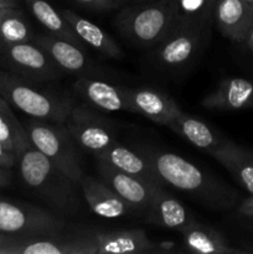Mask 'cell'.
Listing matches in <instances>:
<instances>
[{"mask_svg": "<svg viewBox=\"0 0 253 254\" xmlns=\"http://www.w3.org/2000/svg\"><path fill=\"white\" fill-rule=\"evenodd\" d=\"M164 185L173 186L211 211H227L235 207L238 195L220 179L208 175L197 165L178 154L155 149H141Z\"/></svg>", "mask_w": 253, "mask_h": 254, "instance_id": "obj_1", "label": "cell"}, {"mask_svg": "<svg viewBox=\"0 0 253 254\" xmlns=\"http://www.w3.org/2000/svg\"><path fill=\"white\" fill-rule=\"evenodd\" d=\"M20 178L24 185L40 198L50 211L61 217L77 216L82 210L79 185L71 180L34 146L17 156ZM84 200V198H83Z\"/></svg>", "mask_w": 253, "mask_h": 254, "instance_id": "obj_2", "label": "cell"}, {"mask_svg": "<svg viewBox=\"0 0 253 254\" xmlns=\"http://www.w3.org/2000/svg\"><path fill=\"white\" fill-rule=\"evenodd\" d=\"M181 21L176 0H144L124 4L113 22L126 41L150 50L170 36Z\"/></svg>", "mask_w": 253, "mask_h": 254, "instance_id": "obj_3", "label": "cell"}, {"mask_svg": "<svg viewBox=\"0 0 253 254\" xmlns=\"http://www.w3.org/2000/svg\"><path fill=\"white\" fill-rule=\"evenodd\" d=\"M0 96L31 118L64 124L76 103L73 97L0 68Z\"/></svg>", "mask_w": 253, "mask_h": 254, "instance_id": "obj_4", "label": "cell"}, {"mask_svg": "<svg viewBox=\"0 0 253 254\" xmlns=\"http://www.w3.org/2000/svg\"><path fill=\"white\" fill-rule=\"evenodd\" d=\"M32 146L59 166L73 183L81 184L83 171L77 145L64 124L31 118L25 124Z\"/></svg>", "mask_w": 253, "mask_h": 254, "instance_id": "obj_5", "label": "cell"}, {"mask_svg": "<svg viewBox=\"0 0 253 254\" xmlns=\"http://www.w3.org/2000/svg\"><path fill=\"white\" fill-rule=\"evenodd\" d=\"M208 36V27L183 20L170 36L149 50V61L163 72L184 71L200 56Z\"/></svg>", "mask_w": 253, "mask_h": 254, "instance_id": "obj_6", "label": "cell"}, {"mask_svg": "<svg viewBox=\"0 0 253 254\" xmlns=\"http://www.w3.org/2000/svg\"><path fill=\"white\" fill-rule=\"evenodd\" d=\"M66 220L51 211L22 201L0 197V232L40 238L63 232Z\"/></svg>", "mask_w": 253, "mask_h": 254, "instance_id": "obj_7", "label": "cell"}, {"mask_svg": "<svg viewBox=\"0 0 253 254\" xmlns=\"http://www.w3.org/2000/svg\"><path fill=\"white\" fill-rule=\"evenodd\" d=\"M2 68L36 83H47L60 78L62 69L40 46L30 42L0 44Z\"/></svg>", "mask_w": 253, "mask_h": 254, "instance_id": "obj_8", "label": "cell"}, {"mask_svg": "<svg viewBox=\"0 0 253 254\" xmlns=\"http://www.w3.org/2000/svg\"><path fill=\"white\" fill-rule=\"evenodd\" d=\"M64 126L76 145L94 156L117 141L113 124L84 104H73Z\"/></svg>", "mask_w": 253, "mask_h": 254, "instance_id": "obj_9", "label": "cell"}, {"mask_svg": "<svg viewBox=\"0 0 253 254\" xmlns=\"http://www.w3.org/2000/svg\"><path fill=\"white\" fill-rule=\"evenodd\" d=\"M32 42L41 47L55 64L64 72L77 74V76L92 77V78H103L108 76V72L99 67L88 55L86 50L76 46L71 42L62 40L54 35L40 34L34 35Z\"/></svg>", "mask_w": 253, "mask_h": 254, "instance_id": "obj_10", "label": "cell"}, {"mask_svg": "<svg viewBox=\"0 0 253 254\" xmlns=\"http://www.w3.org/2000/svg\"><path fill=\"white\" fill-rule=\"evenodd\" d=\"M96 254H136L169 252L173 243L151 241L143 230L88 231Z\"/></svg>", "mask_w": 253, "mask_h": 254, "instance_id": "obj_11", "label": "cell"}, {"mask_svg": "<svg viewBox=\"0 0 253 254\" xmlns=\"http://www.w3.org/2000/svg\"><path fill=\"white\" fill-rule=\"evenodd\" d=\"M72 89L92 108L106 112H133L129 88L117 86L101 78L81 76L73 82Z\"/></svg>", "mask_w": 253, "mask_h": 254, "instance_id": "obj_12", "label": "cell"}, {"mask_svg": "<svg viewBox=\"0 0 253 254\" xmlns=\"http://www.w3.org/2000/svg\"><path fill=\"white\" fill-rule=\"evenodd\" d=\"M144 215L148 222L178 232H183L195 220L184 203L166 191L164 185L154 188L150 203Z\"/></svg>", "mask_w": 253, "mask_h": 254, "instance_id": "obj_13", "label": "cell"}, {"mask_svg": "<svg viewBox=\"0 0 253 254\" xmlns=\"http://www.w3.org/2000/svg\"><path fill=\"white\" fill-rule=\"evenodd\" d=\"M97 170L102 180L111 186L136 212L145 213L150 203L153 190L156 185L148 184L140 179L122 173L101 160H97Z\"/></svg>", "mask_w": 253, "mask_h": 254, "instance_id": "obj_14", "label": "cell"}, {"mask_svg": "<svg viewBox=\"0 0 253 254\" xmlns=\"http://www.w3.org/2000/svg\"><path fill=\"white\" fill-rule=\"evenodd\" d=\"M79 188L88 207L99 217L121 218L130 213H138L103 180H97L84 174Z\"/></svg>", "mask_w": 253, "mask_h": 254, "instance_id": "obj_15", "label": "cell"}, {"mask_svg": "<svg viewBox=\"0 0 253 254\" xmlns=\"http://www.w3.org/2000/svg\"><path fill=\"white\" fill-rule=\"evenodd\" d=\"M213 22L225 37L245 42L253 29V6L245 0H216Z\"/></svg>", "mask_w": 253, "mask_h": 254, "instance_id": "obj_16", "label": "cell"}, {"mask_svg": "<svg viewBox=\"0 0 253 254\" xmlns=\"http://www.w3.org/2000/svg\"><path fill=\"white\" fill-rule=\"evenodd\" d=\"M129 97L134 113L141 114L160 126L169 127V124L183 112L168 94L150 87L129 88Z\"/></svg>", "mask_w": 253, "mask_h": 254, "instance_id": "obj_17", "label": "cell"}, {"mask_svg": "<svg viewBox=\"0 0 253 254\" xmlns=\"http://www.w3.org/2000/svg\"><path fill=\"white\" fill-rule=\"evenodd\" d=\"M201 106L213 111L253 108V82L238 77L222 79L215 91L203 97Z\"/></svg>", "mask_w": 253, "mask_h": 254, "instance_id": "obj_18", "label": "cell"}, {"mask_svg": "<svg viewBox=\"0 0 253 254\" xmlns=\"http://www.w3.org/2000/svg\"><path fill=\"white\" fill-rule=\"evenodd\" d=\"M20 254H96V251L88 231H83L29 238L25 241Z\"/></svg>", "mask_w": 253, "mask_h": 254, "instance_id": "obj_19", "label": "cell"}, {"mask_svg": "<svg viewBox=\"0 0 253 254\" xmlns=\"http://www.w3.org/2000/svg\"><path fill=\"white\" fill-rule=\"evenodd\" d=\"M97 160H101L117 170L128 175L138 178L153 185H164L161 179L154 170L150 161L141 153H135L116 141L109 148L96 155ZM165 186V185H164Z\"/></svg>", "mask_w": 253, "mask_h": 254, "instance_id": "obj_20", "label": "cell"}, {"mask_svg": "<svg viewBox=\"0 0 253 254\" xmlns=\"http://www.w3.org/2000/svg\"><path fill=\"white\" fill-rule=\"evenodd\" d=\"M60 12L84 45H88L108 59L119 60L123 57V50L121 46L98 25L84 19L72 10L62 9Z\"/></svg>", "mask_w": 253, "mask_h": 254, "instance_id": "obj_21", "label": "cell"}, {"mask_svg": "<svg viewBox=\"0 0 253 254\" xmlns=\"http://www.w3.org/2000/svg\"><path fill=\"white\" fill-rule=\"evenodd\" d=\"M211 155L253 196L252 151L230 140H223Z\"/></svg>", "mask_w": 253, "mask_h": 254, "instance_id": "obj_22", "label": "cell"}, {"mask_svg": "<svg viewBox=\"0 0 253 254\" xmlns=\"http://www.w3.org/2000/svg\"><path fill=\"white\" fill-rule=\"evenodd\" d=\"M180 233L183 236L184 246L189 252L197 254H235L243 252L231 247L222 233L211 226L198 222L197 220H193L191 225Z\"/></svg>", "mask_w": 253, "mask_h": 254, "instance_id": "obj_23", "label": "cell"}, {"mask_svg": "<svg viewBox=\"0 0 253 254\" xmlns=\"http://www.w3.org/2000/svg\"><path fill=\"white\" fill-rule=\"evenodd\" d=\"M168 128L185 138L193 146L201 150L208 151L210 154H212L225 140V139H221L207 124L201 122L200 119L185 114L184 112H181L169 124Z\"/></svg>", "mask_w": 253, "mask_h": 254, "instance_id": "obj_24", "label": "cell"}, {"mask_svg": "<svg viewBox=\"0 0 253 254\" xmlns=\"http://www.w3.org/2000/svg\"><path fill=\"white\" fill-rule=\"evenodd\" d=\"M35 19L54 36L71 42L76 46L86 50L82 40L77 36L68 22L64 20L61 12L57 11L46 0H25Z\"/></svg>", "mask_w": 253, "mask_h": 254, "instance_id": "obj_25", "label": "cell"}, {"mask_svg": "<svg viewBox=\"0 0 253 254\" xmlns=\"http://www.w3.org/2000/svg\"><path fill=\"white\" fill-rule=\"evenodd\" d=\"M0 143L9 151L19 156L32 145L25 127L17 121L10 104L0 96Z\"/></svg>", "mask_w": 253, "mask_h": 254, "instance_id": "obj_26", "label": "cell"}, {"mask_svg": "<svg viewBox=\"0 0 253 254\" xmlns=\"http://www.w3.org/2000/svg\"><path fill=\"white\" fill-rule=\"evenodd\" d=\"M34 32L19 7H0V44L30 42Z\"/></svg>", "mask_w": 253, "mask_h": 254, "instance_id": "obj_27", "label": "cell"}, {"mask_svg": "<svg viewBox=\"0 0 253 254\" xmlns=\"http://www.w3.org/2000/svg\"><path fill=\"white\" fill-rule=\"evenodd\" d=\"M181 19L208 27L213 22L216 0H176Z\"/></svg>", "mask_w": 253, "mask_h": 254, "instance_id": "obj_28", "label": "cell"}, {"mask_svg": "<svg viewBox=\"0 0 253 254\" xmlns=\"http://www.w3.org/2000/svg\"><path fill=\"white\" fill-rule=\"evenodd\" d=\"M29 238L17 237L0 232V254H20L25 241Z\"/></svg>", "mask_w": 253, "mask_h": 254, "instance_id": "obj_29", "label": "cell"}, {"mask_svg": "<svg viewBox=\"0 0 253 254\" xmlns=\"http://www.w3.org/2000/svg\"><path fill=\"white\" fill-rule=\"evenodd\" d=\"M76 1L94 11H109L121 6L116 0H76Z\"/></svg>", "mask_w": 253, "mask_h": 254, "instance_id": "obj_30", "label": "cell"}, {"mask_svg": "<svg viewBox=\"0 0 253 254\" xmlns=\"http://www.w3.org/2000/svg\"><path fill=\"white\" fill-rule=\"evenodd\" d=\"M17 163V156L14 153L7 150L1 143H0V165L4 166V168H12L14 165H16Z\"/></svg>", "mask_w": 253, "mask_h": 254, "instance_id": "obj_31", "label": "cell"}, {"mask_svg": "<svg viewBox=\"0 0 253 254\" xmlns=\"http://www.w3.org/2000/svg\"><path fill=\"white\" fill-rule=\"evenodd\" d=\"M238 211H240V213L242 216H245L247 218H252L253 220V196L252 197L246 198L240 205Z\"/></svg>", "mask_w": 253, "mask_h": 254, "instance_id": "obj_32", "label": "cell"}, {"mask_svg": "<svg viewBox=\"0 0 253 254\" xmlns=\"http://www.w3.org/2000/svg\"><path fill=\"white\" fill-rule=\"evenodd\" d=\"M10 179H11V176H10L7 168H4V166L0 165V188H4V186L9 185Z\"/></svg>", "mask_w": 253, "mask_h": 254, "instance_id": "obj_33", "label": "cell"}, {"mask_svg": "<svg viewBox=\"0 0 253 254\" xmlns=\"http://www.w3.org/2000/svg\"><path fill=\"white\" fill-rule=\"evenodd\" d=\"M0 7H19L17 0H0Z\"/></svg>", "mask_w": 253, "mask_h": 254, "instance_id": "obj_34", "label": "cell"}, {"mask_svg": "<svg viewBox=\"0 0 253 254\" xmlns=\"http://www.w3.org/2000/svg\"><path fill=\"white\" fill-rule=\"evenodd\" d=\"M245 42L246 45H247L248 49H250L251 51H253V29L250 31V34H248L247 39L245 40Z\"/></svg>", "mask_w": 253, "mask_h": 254, "instance_id": "obj_35", "label": "cell"}, {"mask_svg": "<svg viewBox=\"0 0 253 254\" xmlns=\"http://www.w3.org/2000/svg\"><path fill=\"white\" fill-rule=\"evenodd\" d=\"M116 1L118 2V4L121 5V6H123L124 4H126V0H116Z\"/></svg>", "mask_w": 253, "mask_h": 254, "instance_id": "obj_36", "label": "cell"}, {"mask_svg": "<svg viewBox=\"0 0 253 254\" xmlns=\"http://www.w3.org/2000/svg\"><path fill=\"white\" fill-rule=\"evenodd\" d=\"M126 2H134V1H144V0H126Z\"/></svg>", "mask_w": 253, "mask_h": 254, "instance_id": "obj_37", "label": "cell"}, {"mask_svg": "<svg viewBox=\"0 0 253 254\" xmlns=\"http://www.w3.org/2000/svg\"><path fill=\"white\" fill-rule=\"evenodd\" d=\"M246 2H248V4L251 5V6H253V0H245Z\"/></svg>", "mask_w": 253, "mask_h": 254, "instance_id": "obj_38", "label": "cell"}]
</instances>
